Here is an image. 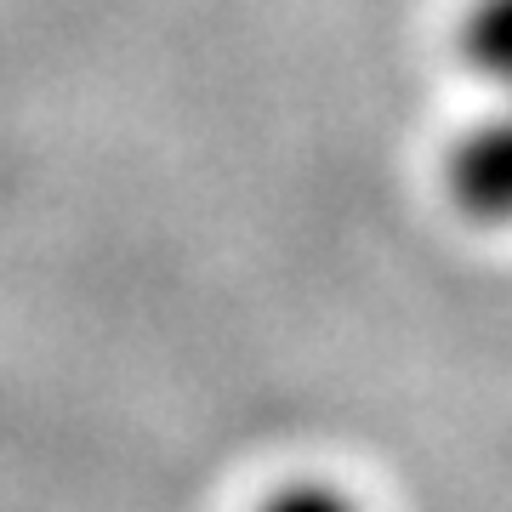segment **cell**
Returning <instances> with one entry per match:
<instances>
[{"mask_svg": "<svg viewBox=\"0 0 512 512\" xmlns=\"http://www.w3.org/2000/svg\"><path fill=\"white\" fill-rule=\"evenodd\" d=\"M461 57L512 97V0H478L461 23Z\"/></svg>", "mask_w": 512, "mask_h": 512, "instance_id": "cell-2", "label": "cell"}, {"mask_svg": "<svg viewBox=\"0 0 512 512\" xmlns=\"http://www.w3.org/2000/svg\"><path fill=\"white\" fill-rule=\"evenodd\" d=\"M262 512H359L348 495L336 490V484H319V478H296L285 490H274L262 501Z\"/></svg>", "mask_w": 512, "mask_h": 512, "instance_id": "cell-3", "label": "cell"}, {"mask_svg": "<svg viewBox=\"0 0 512 512\" xmlns=\"http://www.w3.org/2000/svg\"><path fill=\"white\" fill-rule=\"evenodd\" d=\"M450 194L478 222H512V103L478 120L450 154Z\"/></svg>", "mask_w": 512, "mask_h": 512, "instance_id": "cell-1", "label": "cell"}]
</instances>
